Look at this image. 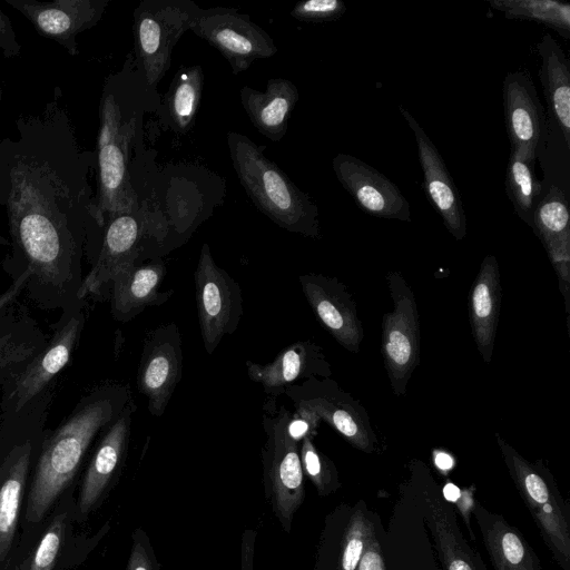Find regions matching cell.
I'll return each instance as SVG.
<instances>
[{
	"instance_id": "9",
	"label": "cell",
	"mask_w": 570,
	"mask_h": 570,
	"mask_svg": "<svg viewBox=\"0 0 570 570\" xmlns=\"http://www.w3.org/2000/svg\"><path fill=\"white\" fill-rule=\"evenodd\" d=\"M284 394L294 406L313 411L352 446L365 453L377 449L379 440L365 407L331 377H309L292 384Z\"/></svg>"
},
{
	"instance_id": "43",
	"label": "cell",
	"mask_w": 570,
	"mask_h": 570,
	"mask_svg": "<svg viewBox=\"0 0 570 570\" xmlns=\"http://www.w3.org/2000/svg\"><path fill=\"white\" fill-rule=\"evenodd\" d=\"M7 379L2 375H0V391L2 390L3 384L6 383Z\"/></svg>"
},
{
	"instance_id": "10",
	"label": "cell",
	"mask_w": 570,
	"mask_h": 570,
	"mask_svg": "<svg viewBox=\"0 0 570 570\" xmlns=\"http://www.w3.org/2000/svg\"><path fill=\"white\" fill-rule=\"evenodd\" d=\"M195 289L202 340L213 354L223 337L237 330L244 307L238 283L215 263L206 243L195 272Z\"/></svg>"
},
{
	"instance_id": "41",
	"label": "cell",
	"mask_w": 570,
	"mask_h": 570,
	"mask_svg": "<svg viewBox=\"0 0 570 570\" xmlns=\"http://www.w3.org/2000/svg\"><path fill=\"white\" fill-rule=\"evenodd\" d=\"M433 461L435 466L442 472H446L454 466V459L451 454L445 451L434 450Z\"/></svg>"
},
{
	"instance_id": "36",
	"label": "cell",
	"mask_w": 570,
	"mask_h": 570,
	"mask_svg": "<svg viewBox=\"0 0 570 570\" xmlns=\"http://www.w3.org/2000/svg\"><path fill=\"white\" fill-rule=\"evenodd\" d=\"M132 546L126 570H160L148 534L137 528L131 535Z\"/></svg>"
},
{
	"instance_id": "24",
	"label": "cell",
	"mask_w": 570,
	"mask_h": 570,
	"mask_svg": "<svg viewBox=\"0 0 570 570\" xmlns=\"http://www.w3.org/2000/svg\"><path fill=\"white\" fill-rule=\"evenodd\" d=\"M166 273V264L161 258L146 263L136 261L120 268L111 281V314L114 318L128 322L138 316L146 307L167 302L174 291H159Z\"/></svg>"
},
{
	"instance_id": "25",
	"label": "cell",
	"mask_w": 570,
	"mask_h": 570,
	"mask_svg": "<svg viewBox=\"0 0 570 570\" xmlns=\"http://www.w3.org/2000/svg\"><path fill=\"white\" fill-rule=\"evenodd\" d=\"M502 288L499 263L487 255L471 286L469 318L476 348L484 363L492 358L501 308Z\"/></svg>"
},
{
	"instance_id": "40",
	"label": "cell",
	"mask_w": 570,
	"mask_h": 570,
	"mask_svg": "<svg viewBox=\"0 0 570 570\" xmlns=\"http://www.w3.org/2000/svg\"><path fill=\"white\" fill-rule=\"evenodd\" d=\"M455 503L459 507V509L461 510L462 514L464 515L466 527L470 530L469 513L473 507L472 491L471 490H464L463 492L461 491V495L455 501Z\"/></svg>"
},
{
	"instance_id": "21",
	"label": "cell",
	"mask_w": 570,
	"mask_h": 570,
	"mask_svg": "<svg viewBox=\"0 0 570 570\" xmlns=\"http://www.w3.org/2000/svg\"><path fill=\"white\" fill-rule=\"evenodd\" d=\"M530 227L541 240L556 271L563 298L567 326L570 324V213L562 189L551 186L542 196Z\"/></svg>"
},
{
	"instance_id": "22",
	"label": "cell",
	"mask_w": 570,
	"mask_h": 570,
	"mask_svg": "<svg viewBox=\"0 0 570 570\" xmlns=\"http://www.w3.org/2000/svg\"><path fill=\"white\" fill-rule=\"evenodd\" d=\"M249 379L259 383L273 399L297 380L331 377L332 370L323 348L312 341H299L282 350L269 363L246 361Z\"/></svg>"
},
{
	"instance_id": "26",
	"label": "cell",
	"mask_w": 570,
	"mask_h": 570,
	"mask_svg": "<svg viewBox=\"0 0 570 570\" xmlns=\"http://www.w3.org/2000/svg\"><path fill=\"white\" fill-rule=\"evenodd\" d=\"M240 102L253 126L274 142L285 136L299 99L297 87L285 78H271L265 91L244 86Z\"/></svg>"
},
{
	"instance_id": "37",
	"label": "cell",
	"mask_w": 570,
	"mask_h": 570,
	"mask_svg": "<svg viewBox=\"0 0 570 570\" xmlns=\"http://www.w3.org/2000/svg\"><path fill=\"white\" fill-rule=\"evenodd\" d=\"M357 570H385L384 557L376 533L368 541Z\"/></svg>"
},
{
	"instance_id": "33",
	"label": "cell",
	"mask_w": 570,
	"mask_h": 570,
	"mask_svg": "<svg viewBox=\"0 0 570 570\" xmlns=\"http://www.w3.org/2000/svg\"><path fill=\"white\" fill-rule=\"evenodd\" d=\"M294 412H288L285 407L275 411V399L269 397L264 412L268 413L282 433L293 443L301 442L308 436H315L321 419L309 409L304 406H294Z\"/></svg>"
},
{
	"instance_id": "35",
	"label": "cell",
	"mask_w": 570,
	"mask_h": 570,
	"mask_svg": "<svg viewBox=\"0 0 570 570\" xmlns=\"http://www.w3.org/2000/svg\"><path fill=\"white\" fill-rule=\"evenodd\" d=\"M346 6L341 0H305L295 3L289 14L303 22H327L342 17Z\"/></svg>"
},
{
	"instance_id": "19",
	"label": "cell",
	"mask_w": 570,
	"mask_h": 570,
	"mask_svg": "<svg viewBox=\"0 0 570 570\" xmlns=\"http://www.w3.org/2000/svg\"><path fill=\"white\" fill-rule=\"evenodd\" d=\"M147 230L138 213L120 214L108 220L100 250L90 272L82 278L77 299L100 293L124 266L138 261Z\"/></svg>"
},
{
	"instance_id": "18",
	"label": "cell",
	"mask_w": 570,
	"mask_h": 570,
	"mask_svg": "<svg viewBox=\"0 0 570 570\" xmlns=\"http://www.w3.org/2000/svg\"><path fill=\"white\" fill-rule=\"evenodd\" d=\"M503 109L511 151L537 160L544 134V116L528 71H512L504 77Z\"/></svg>"
},
{
	"instance_id": "39",
	"label": "cell",
	"mask_w": 570,
	"mask_h": 570,
	"mask_svg": "<svg viewBox=\"0 0 570 570\" xmlns=\"http://www.w3.org/2000/svg\"><path fill=\"white\" fill-rule=\"evenodd\" d=\"M29 278V274L27 272H22L18 275L16 281L11 284V286L0 295V313L4 311L14 298L26 288L27 281Z\"/></svg>"
},
{
	"instance_id": "2",
	"label": "cell",
	"mask_w": 570,
	"mask_h": 570,
	"mask_svg": "<svg viewBox=\"0 0 570 570\" xmlns=\"http://www.w3.org/2000/svg\"><path fill=\"white\" fill-rule=\"evenodd\" d=\"M130 389L102 384L81 397L70 415L46 435L29 492L28 519L40 521L76 475L90 444L120 414Z\"/></svg>"
},
{
	"instance_id": "38",
	"label": "cell",
	"mask_w": 570,
	"mask_h": 570,
	"mask_svg": "<svg viewBox=\"0 0 570 570\" xmlns=\"http://www.w3.org/2000/svg\"><path fill=\"white\" fill-rule=\"evenodd\" d=\"M256 531L247 529L242 534L240 570H254Z\"/></svg>"
},
{
	"instance_id": "13",
	"label": "cell",
	"mask_w": 570,
	"mask_h": 570,
	"mask_svg": "<svg viewBox=\"0 0 570 570\" xmlns=\"http://www.w3.org/2000/svg\"><path fill=\"white\" fill-rule=\"evenodd\" d=\"M183 377L181 336L175 323L149 332L142 344L137 387L151 415L161 416Z\"/></svg>"
},
{
	"instance_id": "29",
	"label": "cell",
	"mask_w": 570,
	"mask_h": 570,
	"mask_svg": "<svg viewBox=\"0 0 570 570\" xmlns=\"http://www.w3.org/2000/svg\"><path fill=\"white\" fill-rule=\"evenodd\" d=\"M203 87L202 66H184L177 70L165 95V118L174 131L185 134L194 126Z\"/></svg>"
},
{
	"instance_id": "3",
	"label": "cell",
	"mask_w": 570,
	"mask_h": 570,
	"mask_svg": "<svg viewBox=\"0 0 570 570\" xmlns=\"http://www.w3.org/2000/svg\"><path fill=\"white\" fill-rule=\"evenodd\" d=\"M145 90L131 56L122 70L111 75L104 87L98 135V194L95 199L102 226L117 215L138 213L129 163L141 116L138 98Z\"/></svg>"
},
{
	"instance_id": "7",
	"label": "cell",
	"mask_w": 570,
	"mask_h": 570,
	"mask_svg": "<svg viewBox=\"0 0 570 570\" xmlns=\"http://www.w3.org/2000/svg\"><path fill=\"white\" fill-rule=\"evenodd\" d=\"M85 324L82 301L76 299L62 308L55 332L42 350L2 386L1 413L23 409L42 391L71 358Z\"/></svg>"
},
{
	"instance_id": "5",
	"label": "cell",
	"mask_w": 570,
	"mask_h": 570,
	"mask_svg": "<svg viewBox=\"0 0 570 570\" xmlns=\"http://www.w3.org/2000/svg\"><path fill=\"white\" fill-rule=\"evenodd\" d=\"M495 439L508 472L562 570H570V511L550 471L532 463L501 435Z\"/></svg>"
},
{
	"instance_id": "20",
	"label": "cell",
	"mask_w": 570,
	"mask_h": 570,
	"mask_svg": "<svg viewBox=\"0 0 570 570\" xmlns=\"http://www.w3.org/2000/svg\"><path fill=\"white\" fill-rule=\"evenodd\" d=\"M135 411L131 397L104 431L81 483L78 499L81 514H88L97 505L119 473L127 454Z\"/></svg>"
},
{
	"instance_id": "30",
	"label": "cell",
	"mask_w": 570,
	"mask_h": 570,
	"mask_svg": "<svg viewBox=\"0 0 570 570\" xmlns=\"http://www.w3.org/2000/svg\"><path fill=\"white\" fill-rule=\"evenodd\" d=\"M535 160L510 151L505 171V191L517 215L529 226L542 198V186L534 170Z\"/></svg>"
},
{
	"instance_id": "23",
	"label": "cell",
	"mask_w": 570,
	"mask_h": 570,
	"mask_svg": "<svg viewBox=\"0 0 570 570\" xmlns=\"http://www.w3.org/2000/svg\"><path fill=\"white\" fill-rule=\"evenodd\" d=\"M21 11L46 36L57 39L70 52H75L73 38L85 29L94 27L101 18L107 0H58L37 2L8 0Z\"/></svg>"
},
{
	"instance_id": "28",
	"label": "cell",
	"mask_w": 570,
	"mask_h": 570,
	"mask_svg": "<svg viewBox=\"0 0 570 570\" xmlns=\"http://www.w3.org/2000/svg\"><path fill=\"white\" fill-rule=\"evenodd\" d=\"M540 56L539 76L550 112L570 147V66L569 60L550 35L544 33L537 46Z\"/></svg>"
},
{
	"instance_id": "27",
	"label": "cell",
	"mask_w": 570,
	"mask_h": 570,
	"mask_svg": "<svg viewBox=\"0 0 570 570\" xmlns=\"http://www.w3.org/2000/svg\"><path fill=\"white\" fill-rule=\"evenodd\" d=\"M472 513L481 531L494 570H543L521 532L503 517L473 503Z\"/></svg>"
},
{
	"instance_id": "31",
	"label": "cell",
	"mask_w": 570,
	"mask_h": 570,
	"mask_svg": "<svg viewBox=\"0 0 570 570\" xmlns=\"http://www.w3.org/2000/svg\"><path fill=\"white\" fill-rule=\"evenodd\" d=\"M490 7L507 19L530 20L570 38V4L557 0H489Z\"/></svg>"
},
{
	"instance_id": "34",
	"label": "cell",
	"mask_w": 570,
	"mask_h": 570,
	"mask_svg": "<svg viewBox=\"0 0 570 570\" xmlns=\"http://www.w3.org/2000/svg\"><path fill=\"white\" fill-rule=\"evenodd\" d=\"M66 532V513L58 514L41 537L27 570H53Z\"/></svg>"
},
{
	"instance_id": "8",
	"label": "cell",
	"mask_w": 570,
	"mask_h": 570,
	"mask_svg": "<svg viewBox=\"0 0 570 570\" xmlns=\"http://www.w3.org/2000/svg\"><path fill=\"white\" fill-rule=\"evenodd\" d=\"M393 307L383 315L381 353L395 396L405 394L420 363V320L414 293L402 274L386 275Z\"/></svg>"
},
{
	"instance_id": "17",
	"label": "cell",
	"mask_w": 570,
	"mask_h": 570,
	"mask_svg": "<svg viewBox=\"0 0 570 570\" xmlns=\"http://www.w3.org/2000/svg\"><path fill=\"white\" fill-rule=\"evenodd\" d=\"M399 110L415 137L426 197L442 217L448 232L456 240H462L466 235V216L458 188L424 129L403 106H399Z\"/></svg>"
},
{
	"instance_id": "14",
	"label": "cell",
	"mask_w": 570,
	"mask_h": 570,
	"mask_svg": "<svg viewBox=\"0 0 570 570\" xmlns=\"http://www.w3.org/2000/svg\"><path fill=\"white\" fill-rule=\"evenodd\" d=\"M376 533L366 504H341L325 518L313 570H357L371 538Z\"/></svg>"
},
{
	"instance_id": "6",
	"label": "cell",
	"mask_w": 570,
	"mask_h": 570,
	"mask_svg": "<svg viewBox=\"0 0 570 570\" xmlns=\"http://www.w3.org/2000/svg\"><path fill=\"white\" fill-rule=\"evenodd\" d=\"M202 8L191 0H142L134 11V65L147 91L170 68L173 50Z\"/></svg>"
},
{
	"instance_id": "1",
	"label": "cell",
	"mask_w": 570,
	"mask_h": 570,
	"mask_svg": "<svg viewBox=\"0 0 570 570\" xmlns=\"http://www.w3.org/2000/svg\"><path fill=\"white\" fill-rule=\"evenodd\" d=\"M81 151L66 114L48 107L0 142V208L13 256L29 274L26 288L43 308L77 299L89 226L102 228ZM18 274V275H19Z\"/></svg>"
},
{
	"instance_id": "16",
	"label": "cell",
	"mask_w": 570,
	"mask_h": 570,
	"mask_svg": "<svg viewBox=\"0 0 570 570\" xmlns=\"http://www.w3.org/2000/svg\"><path fill=\"white\" fill-rule=\"evenodd\" d=\"M302 291L321 324L345 350L357 353L364 331L357 306L346 286L322 274L298 276Z\"/></svg>"
},
{
	"instance_id": "32",
	"label": "cell",
	"mask_w": 570,
	"mask_h": 570,
	"mask_svg": "<svg viewBox=\"0 0 570 570\" xmlns=\"http://www.w3.org/2000/svg\"><path fill=\"white\" fill-rule=\"evenodd\" d=\"M313 439L305 438L299 444L302 468L318 494L326 497L341 487L338 472L333 461L316 448Z\"/></svg>"
},
{
	"instance_id": "15",
	"label": "cell",
	"mask_w": 570,
	"mask_h": 570,
	"mask_svg": "<svg viewBox=\"0 0 570 570\" xmlns=\"http://www.w3.org/2000/svg\"><path fill=\"white\" fill-rule=\"evenodd\" d=\"M337 180L364 213L410 223V204L385 175L361 159L338 154L332 160Z\"/></svg>"
},
{
	"instance_id": "12",
	"label": "cell",
	"mask_w": 570,
	"mask_h": 570,
	"mask_svg": "<svg viewBox=\"0 0 570 570\" xmlns=\"http://www.w3.org/2000/svg\"><path fill=\"white\" fill-rule=\"evenodd\" d=\"M266 442L262 449L265 497L285 532L305 498L299 445L291 442L268 413L263 414Z\"/></svg>"
},
{
	"instance_id": "42",
	"label": "cell",
	"mask_w": 570,
	"mask_h": 570,
	"mask_svg": "<svg viewBox=\"0 0 570 570\" xmlns=\"http://www.w3.org/2000/svg\"><path fill=\"white\" fill-rule=\"evenodd\" d=\"M443 494L446 500L455 502L461 495V490L453 483H448L443 488Z\"/></svg>"
},
{
	"instance_id": "4",
	"label": "cell",
	"mask_w": 570,
	"mask_h": 570,
	"mask_svg": "<svg viewBox=\"0 0 570 570\" xmlns=\"http://www.w3.org/2000/svg\"><path fill=\"white\" fill-rule=\"evenodd\" d=\"M227 147L234 170L255 207L287 232L320 237L318 209L311 197L247 136L229 131Z\"/></svg>"
},
{
	"instance_id": "11",
	"label": "cell",
	"mask_w": 570,
	"mask_h": 570,
	"mask_svg": "<svg viewBox=\"0 0 570 570\" xmlns=\"http://www.w3.org/2000/svg\"><path fill=\"white\" fill-rule=\"evenodd\" d=\"M189 30L216 48L234 75L277 52L272 36L234 8L202 9Z\"/></svg>"
}]
</instances>
